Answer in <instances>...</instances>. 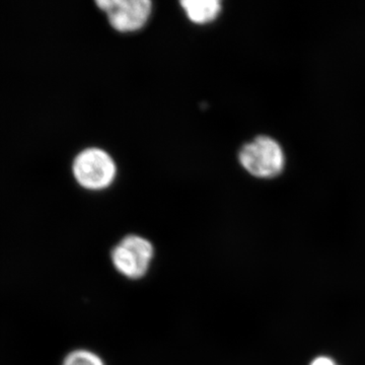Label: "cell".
I'll use <instances>...</instances> for the list:
<instances>
[{
    "label": "cell",
    "mask_w": 365,
    "mask_h": 365,
    "mask_svg": "<svg viewBox=\"0 0 365 365\" xmlns=\"http://www.w3.org/2000/svg\"><path fill=\"white\" fill-rule=\"evenodd\" d=\"M97 6L104 11L110 25L121 33L140 30L153 11L150 0H98Z\"/></svg>",
    "instance_id": "4"
},
{
    "label": "cell",
    "mask_w": 365,
    "mask_h": 365,
    "mask_svg": "<svg viewBox=\"0 0 365 365\" xmlns=\"http://www.w3.org/2000/svg\"><path fill=\"white\" fill-rule=\"evenodd\" d=\"M155 248L145 237L129 235L112 251V262L118 272L129 279H140L150 270Z\"/></svg>",
    "instance_id": "2"
},
{
    "label": "cell",
    "mask_w": 365,
    "mask_h": 365,
    "mask_svg": "<svg viewBox=\"0 0 365 365\" xmlns=\"http://www.w3.org/2000/svg\"><path fill=\"white\" fill-rule=\"evenodd\" d=\"M64 365H105L97 354L86 350H78L67 357Z\"/></svg>",
    "instance_id": "6"
},
{
    "label": "cell",
    "mask_w": 365,
    "mask_h": 365,
    "mask_svg": "<svg viewBox=\"0 0 365 365\" xmlns=\"http://www.w3.org/2000/svg\"><path fill=\"white\" fill-rule=\"evenodd\" d=\"M117 168L107 151L91 148L81 151L73 163V175L83 188L103 190L111 186Z\"/></svg>",
    "instance_id": "3"
},
{
    "label": "cell",
    "mask_w": 365,
    "mask_h": 365,
    "mask_svg": "<svg viewBox=\"0 0 365 365\" xmlns=\"http://www.w3.org/2000/svg\"><path fill=\"white\" fill-rule=\"evenodd\" d=\"M239 160L249 174L260 179L279 176L287 163L282 145L267 135L255 137L245 144L240 150Z\"/></svg>",
    "instance_id": "1"
},
{
    "label": "cell",
    "mask_w": 365,
    "mask_h": 365,
    "mask_svg": "<svg viewBox=\"0 0 365 365\" xmlns=\"http://www.w3.org/2000/svg\"><path fill=\"white\" fill-rule=\"evenodd\" d=\"M311 365H337L332 359H328V357H319L312 362Z\"/></svg>",
    "instance_id": "7"
},
{
    "label": "cell",
    "mask_w": 365,
    "mask_h": 365,
    "mask_svg": "<svg viewBox=\"0 0 365 365\" xmlns=\"http://www.w3.org/2000/svg\"><path fill=\"white\" fill-rule=\"evenodd\" d=\"M181 6L187 18L198 25L211 23L222 11V2L218 0H184Z\"/></svg>",
    "instance_id": "5"
}]
</instances>
